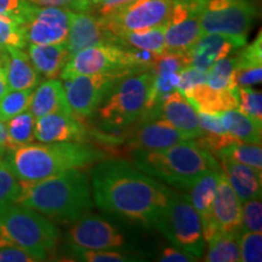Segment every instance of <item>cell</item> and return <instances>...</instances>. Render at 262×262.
I'll list each match as a JSON object with an SVG mask.
<instances>
[{
    "label": "cell",
    "mask_w": 262,
    "mask_h": 262,
    "mask_svg": "<svg viewBox=\"0 0 262 262\" xmlns=\"http://www.w3.org/2000/svg\"><path fill=\"white\" fill-rule=\"evenodd\" d=\"M91 182L98 208L152 226L166 204L170 189L122 159L98 162L91 172Z\"/></svg>",
    "instance_id": "obj_1"
},
{
    "label": "cell",
    "mask_w": 262,
    "mask_h": 262,
    "mask_svg": "<svg viewBox=\"0 0 262 262\" xmlns=\"http://www.w3.org/2000/svg\"><path fill=\"white\" fill-rule=\"evenodd\" d=\"M19 186L15 204L27 206L61 224H73L90 214L94 206L89 180L80 169L37 182L19 181Z\"/></svg>",
    "instance_id": "obj_2"
},
{
    "label": "cell",
    "mask_w": 262,
    "mask_h": 262,
    "mask_svg": "<svg viewBox=\"0 0 262 262\" xmlns=\"http://www.w3.org/2000/svg\"><path fill=\"white\" fill-rule=\"evenodd\" d=\"M10 166L19 181L37 182L74 169H84L104 155L81 142H52L19 146L9 153Z\"/></svg>",
    "instance_id": "obj_3"
},
{
    "label": "cell",
    "mask_w": 262,
    "mask_h": 262,
    "mask_svg": "<svg viewBox=\"0 0 262 262\" xmlns=\"http://www.w3.org/2000/svg\"><path fill=\"white\" fill-rule=\"evenodd\" d=\"M133 159L141 171L176 189H188L204 173L219 170L215 157L193 140L163 149L135 150Z\"/></svg>",
    "instance_id": "obj_4"
},
{
    "label": "cell",
    "mask_w": 262,
    "mask_h": 262,
    "mask_svg": "<svg viewBox=\"0 0 262 262\" xmlns=\"http://www.w3.org/2000/svg\"><path fill=\"white\" fill-rule=\"evenodd\" d=\"M153 83V71L133 73L118 80L95 111L101 127L117 133L139 120L148 106Z\"/></svg>",
    "instance_id": "obj_5"
},
{
    "label": "cell",
    "mask_w": 262,
    "mask_h": 262,
    "mask_svg": "<svg viewBox=\"0 0 262 262\" xmlns=\"http://www.w3.org/2000/svg\"><path fill=\"white\" fill-rule=\"evenodd\" d=\"M58 239L57 226L31 208L14 203L0 212V243L18 245L45 261L56 249Z\"/></svg>",
    "instance_id": "obj_6"
},
{
    "label": "cell",
    "mask_w": 262,
    "mask_h": 262,
    "mask_svg": "<svg viewBox=\"0 0 262 262\" xmlns=\"http://www.w3.org/2000/svg\"><path fill=\"white\" fill-rule=\"evenodd\" d=\"M153 226L175 248L191 253L195 257H202L204 254L205 241L201 219L185 193L169 189L166 204Z\"/></svg>",
    "instance_id": "obj_7"
},
{
    "label": "cell",
    "mask_w": 262,
    "mask_h": 262,
    "mask_svg": "<svg viewBox=\"0 0 262 262\" xmlns=\"http://www.w3.org/2000/svg\"><path fill=\"white\" fill-rule=\"evenodd\" d=\"M257 17L255 0H204L199 11L203 33L245 37Z\"/></svg>",
    "instance_id": "obj_8"
},
{
    "label": "cell",
    "mask_w": 262,
    "mask_h": 262,
    "mask_svg": "<svg viewBox=\"0 0 262 262\" xmlns=\"http://www.w3.org/2000/svg\"><path fill=\"white\" fill-rule=\"evenodd\" d=\"M97 73H139L131 61L130 49L116 42H101L72 55L62 70L61 79Z\"/></svg>",
    "instance_id": "obj_9"
},
{
    "label": "cell",
    "mask_w": 262,
    "mask_h": 262,
    "mask_svg": "<svg viewBox=\"0 0 262 262\" xmlns=\"http://www.w3.org/2000/svg\"><path fill=\"white\" fill-rule=\"evenodd\" d=\"M171 8L172 0H134L101 21L113 39L124 33L165 25Z\"/></svg>",
    "instance_id": "obj_10"
},
{
    "label": "cell",
    "mask_w": 262,
    "mask_h": 262,
    "mask_svg": "<svg viewBox=\"0 0 262 262\" xmlns=\"http://www.w3.org/2000/svg\"><path fill=\"white\" fill-rule=\"evenodd\" d=\"M126 73H97L75 75L66 79L64 91L72 113L79 119L95 113L118 80Z\"/></svg>",
    "instance_id": "obj_11"
},
{
    "label": "cell",
    "mask_w": 262,
    "mask_h": 262,
    "mask_svg": "<svg viewBox=\"0 0 262 262\" xmlns=\"http://www.w3.org/2000/svg\"><path fill=\"white\" fill-rule=\"evenodd\" d=\"M204 0H172L165 24V51L187 52L203 34L199 11Z\"/></svg>",
    "instance_id": "obj_12"
},
{
    "label": "cell",
    "mask_w": 262,
    "mask_h": 262,
    "mask_svg": "<svg viewBox=\"0 0 262 262\" xmlns=\"http://www.w3.org/2000/svg\"><path fill=\"white\" fill-rule=\"evenodd\" d=\"M71 10L58 6L33 4L22 29L27 44H60L64 42L70 29Z\"/></svg>",
    "instance_id": "obj_13"
},
{
    "label": "cell",
    "mask_w": 262,
    "mask_h": 262,
    "mask_svg": "<svg viewBox=\"0 0 262 262\" xmlns=\"http://www.w3.org/2000/svg\"><path fill=\"white\" fill-rule=\"evenodd\" d=\"M67 241L71 249H119L125 244L123 234L118 229L98 216L85 215L73 222L67 233Z\"/></svg>",
    "instance_id": "obj_14"
},
{
    "label": "cell",
    "mask_w": 262,
    "mask_h": 262,
    "mask_svg": "<svg viewBox=\"0 0 262 262\" xmlns=\"http://www.w3.org/2000/svg\"><path fill=\"white\" fill-rule=\"evenodd\" d=\"M153 116L164 119L187 137L195 140L204 135L198 123V113L181 91L173 90L142 116Z\"/></svg>",
    "instance_id": "obj_15"
},
{
    "label": "cell",
    "mask_w": 262,
    "mask_h": 262,
    "mask_svg": "<svg viewBox=\"0 0 262 262\" xmlns=\"http://www.w3.org/2000/svg\"><path fill=\"white\" fill-rule=\"evenodd\" d=\"M141 122L131 134L127 143L135 150H157L188 140L181 131L158 117H140Z\"/></svg>",
    "instance_id": "obj_16"
},
{
    "label": "cell",
    "mask_w": 262,
    "mask_h": 262,
    "mask_svg": "<svg viewBox=\"0 0 262 262\" xmlns=\"http://www.w3.org/2000/svg\"><path fill=\"white\" fill-rule=\"evenodd\" d=\"M247 44L245 37L203 33L201 38L187 51L189 66L206 72L212 64Z\"/></svg>",
    "instance_id": "obj_17"
},
{
    "label": "cell",
    "mask_w": 262,
    "mask_h": 262,
    "mask_svg": "<svg viewBox=\"0 0 262 262\" xmlns=\"http://www.w3.org/2000/svg\"><path fill=\"white\" fill-rule=\"evenodd\" d=\"M34 135L41 143L81 142L88 131L72 111L60 110L38 118Z\"/></svg>",
    "instance_id": "obj_18"
},
{
    "label": "cell",
    "mask_w": 262,
    "mask_h": 262,
    "mask_svg": "<svg viewBox=\"0 0 262 262\" xmlns=\"http://www.w3.org/2000/svg\"><path fill=\"white\" fill-rule=\"evenodd\" d=\"M112 37L98 17L91 11L71 10L70 29L64 44L72 55L101 42H111Z\"/></svg>",
    "instance_id": "obj_19"
},
{
    "label": "cell",
    "mask_w": 262,
    "mask_h": 262,
    "mask_svg": "<svg viewBox=\"0 0 262 262\" xmlns=\"http://www.w3.org/2000/svg\"><path fill=\"white\" fill-rule=\"evenodd\" d=\"M212 217L219 233L241 237L242 202L232 189L224 172H220L219 175L214 206H212Z\"/></svg>",
    "instance_id": "obj_20"
},
{
    "label": "cell",
    "mask_w": 262,
    "mask_h": 262,
    "mask_svg": "<svg viewBox=\"0 0 262 262\" xmlns=\"http://www.w3.org/2000/svg\"><path fill=\"white\" fill-rule=\"evenodd\" d=\"M220 172V170H212V171L206 172L188 188V198L201 219L203 237H204L205 243L219 233L214 225L212 206H214L216 187H217Z\"/></svg>",
    "instance_id": "obj_21"
},
{
    "label": "cell",
    "mask_w": 262,
    "mask_h": 262,
    "mask_svg": "<svg viewBox=\"0 0 262 262\" xmlns=\"http://www.w3.org/2000/svg\"><path fill=\"white\" fill-rule=\"evenodd\" d=\"M0 67L5 71L9 90L34 89L40 75L22 49L0 47Z\"/></svg>",
    "instance_id": "obj_22"
},
{
    "label": "cell",
    "mask_w": 262,
    "mask_h": 262,
    "mask_svg": "<svg viewBox=\"0 0 262 262\" xmlns=\"http://www.w3.org/2000/svg\"><path fill=\"white\" fill-rule=\"evenodd\" d=\"M224 173L241 202L261 196V170L229 158H220Z\"/></svg>",
    "instance_id": "obj_23"
},
{
    "label": "cell",
    "mask_w": 262,
    "mask_h": 262,
    "mask_svg": "<svg viewBox=\"0 0 262 262\" xmlns=\"http://www.w3.org/2000/svg\"><path fill=\"white\" fill-rule=\"evenodd\" d=\"M233 80L237 86H250L262 80V37L233 52Z\"/></svg>",
    "instance_id": "obj_24"
},
{
    "label": "cell",
    "mask_w": 262,
    "mask_h": 262,
    "mask_svg": "<svg viewBox=\"0 0 262 262\" xmlns=\"http://www.w3.org/2000/svg\"><path fill=\"white\" fill-rule=\"evenodd\" d=\"M234 90L212 89L206 83H201L192 86L183 95L198 113L219 116L226 111L237 108Z\"/></svg>",
    "instance_id": "obj_25"
},
{
    "label": "cell",
    "mask_w": 262,
    "mask_h": 262,
    "mask_svg": "<svg viewBox=\"0 0 262 262\" xmlns=\"http://www.w3.org/2000/svg\"><path fill=\"white\" fill-rule=\"evenodd\" d=\"M29 60L39 72L49 79L60 77L62 70L70 60V52L64 42L60 44H27Z\"/></svg>",
    "instance_id": "obj_26"
},
{
    "label": "cell",
    "mask_w": 262,
    "mask_h": 262,
    "mask_svg": "<svg viewBox=\"0 0 262 262\" xmlns=\"http://www.w3.org/2000/svg\"><path fill=\"white\" fill-rule=\"evenodd\" d=\"M60 110L71 111L66 98L64 85L61 80L56 78L49 79L39 85L37 90L33 91L29 111L35 119Z\"/></svg>",
    "instance_id": "obj_27"
},
{
    "label": "cell",
    "mask_w": 262,
    "mask_h": 262,
    "mask_svg": "<svg viewBox=\"0 0 262 262\" xmlns=\"http://www.w3.org/2000/svg\"><path fill=\"white\" fill-rule=\"evenodd\" d=\"M224 129L242 142L261 145V126L253 118L235 110H229L219 114Z\"/></svg>",
    "instance_id": "obj_28"
},
{
    "label": "cell",
    "mask_w": 262,
    "mask_h": 262,
    "mask_svg": "<svg viewBox=\"0 0 262 262\" xmlns=\"http://www.w3.org/2000/svg\"><path fill=\"white\" fill-rule=\"evenodd\" d=\"M112 42L127 48L152 51L160 55L165 51V25L143 29V31L124 33V34L114 37Z\"/></svg>",
    "instance_id": "obj_29"
},
{
    "label": "cell",
    "mask_w": 262,
    "mask_h": 262,
    "mask_svg": "<svg viewBox=\"0 0 262 262\" xmlns=\"http://www.w3.org/2000/svg\"><path fill=\"white\" fill-rule=\"evenodd\" d=\"M205 261L209 262H237L241 261L239 238L234 235L217 233L210 241Z\"/></svg>",
    "instance_id": "obj_30"
},
{
    "label": "cell",
    "mask_w": 262,
    "mask_h": 262,
    "mask_svg": "<svg viewBox=\"0 0 262 262\" xmlns=\"http://www.w3.org/2000/svg\"><path fill=\"white\" fill-rule=\"evenodd\" d=\"M220 158H229L262 171V148L261 145H256V143L237 141L220 150L216 159Z\"/></svg>",
    "instance_id": "obj_31"
},
{
    "label": "cell",
    "mask_w": 262,
    "mask_h": 262,
    "mask_svg": "<svg viewBox=\"0 0 262 262\" xmlns=\"http://www.w3.org/2000/svg\"><path fill=\"white\" fill-rule=\"evenodd\" d=\"M35 120L33 113L27 110L5 122L10 139L16 147L33 143L35 139Z\"/></svg>",
    "instance_id": "obj_32"
},
{
    "label": "cell",
    "mask_w": 262,
    "mask_h": 262,
    "mask_svg": "<svg viewBox=\"0 0 262 262\" xmlns=\"http://www.w3.org/2000/svg\"><path fill=\"white\" fill-rule=\"evenodd\" d=\"M234 56L228 55L219 60L206 71L205 83L212 89L217 90H234L237 88L233 80Z\"/></svg>",
    "instance_id": "obj_33"
},
{
    "label": "cell",
    "mask_w": 262,
    "mask_h": 262,
    "mask_svg": "<svg viewBox=\"0 0 262 262\" xmlns=\"http://www.w3.org/2000/svg\"><path fill=\"white\" fill-rule=\"evenodd\" d=\"M33 89L9 90L0 98V119L8 122L12 117L25 112L29 108Z\"/></svg>",
    "instance_id": "obj_34"
},
{
    "label": "cell",
    "mask_w": 262,
    "mask_h": 262,
    "mask_svg": "<svg viewBox=\"0 0 262 262\" xmlns=\"http://www.w3.org/2000/svg\"><path fill=\"white\" fill-rule=\"evenodd\" d=\"M21 191L17 176L8 160L0 162V212L14 204Z\"/></svg>",
    "instance_id": "obj_35"
},
{
    "label": "cell",
    "mask_w": 262,
    "mask_h": 262,
    "mask_svg": "<svg viewBox=\"0 0 262 262\" xmlns=\"http://www.w3.org/2000/svg\"><path fill=\"white\" fill-rule=\"evenodd\" d=\"M237 110L262 124V94L249 86H237L234 90Z\"/></svg>",
    "instance_id": "obj_36"
},
{
    "label": "cell",
    "mask_w": 262,
    "mask_h": 262,
    "mask_svg": "<svg viewBox=\"0 0 262 262\" xmlns=\"http://www.w3.org/2000/svg\"><path fill=\"white\" fill-rule=\"evenodd\" d=\"M0 47H27L22 26L16 19L4 15H0Z\"/></svg>",
    "instance_id": "obj_37"
},
{
    "label": "cell",
    "mask_w": 262,
    "mask_h": 262,
    "mask_svg": "<svg viewBox=\"0 0 262 262\" xmlns=\"http://www.w3.org/2000/svg\"><path fill=\"white\" fill-rule=\"evenodd\" d=\"M262 232L261 196L242 203V233Z\"/></svg>",
    "instance_id": "obj_38"
},
{
    "label": "cell",
    "mask_w": 262,
    "mask_h": 262,
    "mask_svg": "<svg viewBox=\"0 0 262 262\" xmlns=\"http://www.w3.org/2000/svg\"><path fill=\"white\" fill-rule=\"evenodd\" d=\"M241 261H262V234L261 232H244L239 237Z\"/></svg>",
    "instance_id": "obj_39"
},
{
    "label": "cell",
    "mask_w": 262,
    "mask_h": 262,
    "mask_svg": "<svg viewBox=\"0 0 262 262\" xmlns=\"http://www.w3.org/2000/svg\"><path fill=\"white\" fill-rule=\"evenodd\" d=\"M74 255L81 261L88 262H125L133 261L134 258L126 255L117 253L111 249L102 250H89V249H72Z\"/></svg>",
    "instance_id": "obj_40"
},
{
    "label": "cell",
    "mask_w": 262,
    "mask_h": 262,
    "mask_svg": "<svg viewBox=\"0 0 262 262\" xmlns=\"http://www.w3.org/2000/svg\"><path fill=\"white\" fill-rule=\"evenodd\" d=\"M32 6L33 4L28 0H0V15L9 16L22 25Z\"/></svg>",
    "instance_id": "obj_41"
},
{
    "label": "cell",
    "mask_w": 262,
    "mask_h": 262,
    "mask_svg": "<svg viewBox=\"0 0 262 262\" xmlns=\"http://www.w3.org/2000/svg\"><path fill=\"white\" fill-rule=\"evenodd\" d=\"M39 258L18 245L0 243V262H37Z\"/></svg>",
    "instance_id": "obj_42"
},
{
    "label": "cell",
    "mask_w": 262,
    "mask_h": 262,
    "mask_svg": "<svg viewBox=\"0 0 262 262\" xmlns=\"http://www.w3.org/2000/svg\"><path fill=\"white\" fill-rule=\"evenodd\" d=\"M206 79V72L198 70V68L192 67V66H187L180 72V81L178 90L185 94L188 89L194 86L196 84L205 83Z\"/></svg>",
    "instance_id": "obj_43"
},
{
    "label": "cell",
    "mask_w": 262,
    "mask_h": 262,
    "mask_svg": "<svg viewBox=\"0 0 262 262\" xmlns=\"http://www.w3.org/2000/svg\"><path fill=\"white\" fill-rule=\"evenodd\" d=\"M133 2L134 0H101V2L91 10V12H94V14L98 16L100 18H104L111 14H113L117 10H119L120 8H123V6L130 4V3Z\"/></svg>",
    "instance_id": "obj_44"
},
{
    "label": "cell",
    "mask_w": 262,
    "mask_h": 262,
    "mask_svg": "<svg viewBox=\"0 0 262 262\" xmlns=\"http://www.w3.org/2000/svg\"><path fill=\"white\" fill-rule=\"evenodd\" d=\"M198 123L201 125L202 130L205 133H214L220 134L225 133L224 126L220 120V117L214 116V114H205V113H198Z\"/></svg>",
    "instance_id": "obj_45"
},
{
    "label": "cell",
    "mask_w": 262,
    "mask_h": 262,
    "mask_svg": "<svg viewBox=\"0 0 262 262\" xmlns=\"http://www.w3.org/2000/svg\"><path fill=\"white\" fill-rule=\"evenodd\" d=\"M195 260L194 255L178 248H165L159 256V261L162 262H188Z\"/></svg>",
    "instance_id": "obj_46"
},
{
    "label": "cell",
    "mask_w": 262,
    "mask_h": 262,
    "mask_svg": "<svg viewBox=\"0 0 262 262\" xmlns=\"http://www.w3.org/2000/svg\"><path fill=\"white\" fill-rule=\"evenodd\" d=\"M15 148H17V147L12 143L11 139H10L6 123L4 120L0 119V155L5 157Z\"/></svg>",
    "instance_id": "obj_47"
},
{
    "label": "cell",
    "mask_w": 262,
    "mask_h": 262,
    "mask_svg": "<svg viewBox=\"0 0 262 262\" xmlns=\"http://www.w3.org/2000/svg\"><path fill=\"white\" fill-rule=\"evenodd\" d=\"M75 0H33L32 4L38 6H58V8H66L72 10Z\"/></svg>",
    "instance_id": "obj_48"
},
{
    "label": "cell",
    "mask_w": 262,
    "mask_h": 262,
    "mask_svg": "<svg viewBox=\"0 0 262 262\" xmlns=\"http://www.w3.org/2000/svg\"><path fill=\"white\" fill-rule=\"evenodd\" d=\"M101 0H75L73 11H91Z\"/></svg>",
    "instance_id": "obj_49"
},
{
    "label": "cell",
    "mask_w": 262,
    "mask_h": 262,
    "mask_svg": "<svg viewBox=\"0 0 262 262\" xmlns=\"http://www.w3.org/2000/svg\"><path fill=\"white\" fill-rule=\"evenodd\" d=\"M8 91H9V88H8V81H6L5 71L0 67V98L4 96Z\"/></svg>",
    "instance_id": "obj_50"
},
{
    "label": "cell",
    "mask_w": 262,
    "mask_h": 262,
    "mask_svg": "<svg viewBox=\"0 0 262 262\" xmlns=\"http://www.w3.org/2000/svg\"><path fill=\"white\" fill-rule=\"evenodd\" d=\"M3 158H4V156H3V155H0V162H2Z\"/></svg>",
    "instance_id": "obj_51"
},
{
    "label": "cell",
    "mask_w": 262,
    "mask_h": 262,
    "mask_svg": "<svg viewBox=\"0 0 262 262\" xmlns=\"http://www.w3.org/2000/svg\"><path fill=\"white\" fill-rule=\"evenodd\" d=\"M28 2H31V3H32V2H33V0H28Z\"/></svg>",
    "instance_id": "obj_52"
}]
</instances>
